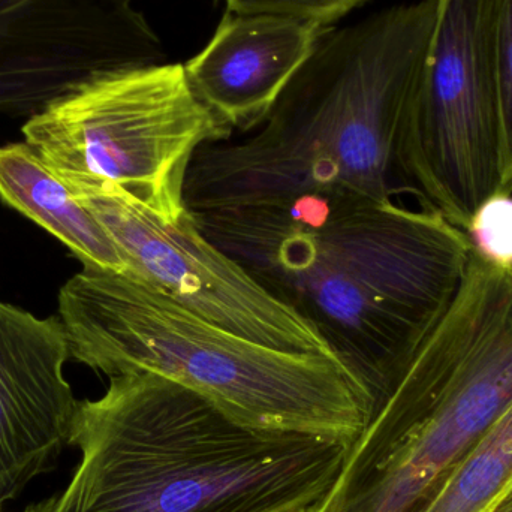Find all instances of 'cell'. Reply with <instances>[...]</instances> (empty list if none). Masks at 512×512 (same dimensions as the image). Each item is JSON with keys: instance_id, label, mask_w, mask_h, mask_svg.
<instances>
[{"instance_id": "1", "label": "cell", "mask_w": 512, "mask_h": 512, "mask_svg": "<svg viewBox=\"0 0 512 512\" xmlns=\"http://www.w3.org/2000/svg\"><path fill=\"white\" fill-rule=\"evenodd\" d=\"M191 215L304 316L375 399L441 321L474 251L435 210L354 192Z\"/></svg>"}, {"instance_id": "2", "label": "cell", "mask_w": 512, "mask_h": 512, "mask_svg": "<svg viewBox=\"0 0 512 512\" xmlns=\"http://www.w3.org/2000/svg\"><path fill=\"white\" fill-rule=\"evenodd\" d=\"M436 12L438 0H421L327 30L259 125L195 152L188 212L337 192L397 201L409 192L400 144Z\"/></svg>"}, {"instance_id": "3", "label": "cell", "mask_w": 512, "mask_h": 512, "mask_svg": "<svg viewBox=\"0 0 512 512\" xmlns=\"http://www.w3.org/2000/svg\"><path fill=\"white\" fill-rule=\"evenodd\" d=\"M65 489L21 512H309L351 442L259 429L155 373L110 378L80 400Z\"/></svg>"}, {"instance_id": "4", "label": "cell", "mask_w": 512, "mask_h": 512, "mask_svg": "<svg viewBox=\"0 0 512 512\" xmlns=\"http://www.w3.org/2000/svg\"><path fill=\"white\" fill-rule=\"evenodd\" d=\"M71 358L108 378L155 373L248 426L354 442L375 397L342 361L231 333L138 277L83 267L59 291Z\"/></svg>"}, {"instance_id": "5", "label": "cell", "mask_w": 512, "mask_h": 512, "mask_svg": "<svg viewBox=\"0 0 512 512\" xmlns=\"http://www.w3.org/2000/svg\"><path fill=\"white\" fill-rule=\"evenodd\" d=\"M512 403V265L472 251L451 306L376 396L316 512H423Z\"/></svg>"}, {"instance_id": "6", "label": "cell", "mask_w": 512, "mask_h": 512, "mask_svg": "<svg viewBox=\"0 0 512 512\" xmlns=\"http://www.w3.org/2000/svg\"><path fill=\"white\" fill-rule=\"evenodd\" d=\"M29 144L65 182L108 183L179 221L192 156L233 129L192 89L185 65L99 75L27 117Z\"/></svg>"}, {"instance_id": "7", "label": "cell", "mask_w": 512, "mask_h": 512, "mask_svg": "<svg viewBox=\"0 0 512 512\" xmlns=\"http://www.w3.org/2000/svg\"><path fill=\"white\" fill-rule=\"evenodd\" d=\"M400 170L421 206L466 233L489 201L512 195L496 0H438Z\"/></svg>"}, {"instance_id": "8", "label": "cell", "mask_w": 512, "mask_h": 512, "mask_svg": "<svg viewBox=\"0 0 512 512\" xmlns=\"http://www.w3.org/2000/svg\"><path fill=\"white\" fill-rule=\"evenodd\" d=\"M66 183L110 234L129 276L245 339L279 351L336 358L316 328L210 242L191 213L165 221L119 186Z\"/></svg>"}, {"instance_id": "9", "label": "cell", "mask_w": 512, "mask_h": 512, "mask_svg": "<svg viewBox=\"0 0 512 512\" xmlns=\"http://www.w3.org/2000/svg\"><path fill=\"white\" fill-rule=\"evenodd\" d=\"M164 57L131 0H0V114L33 116L92 78Z\"/></svg>"}, {"instance_id": "10", "label": "cell", "mask_w": 512, "mask_h": 512, "mask_svg": "<svg viewBox=\"0 0 512 512\" xmlns=\"http://www.w3.org/2000/svg\"><path fill=\"white\" fill-rule=\"evenodd\" d=\"M59 316L39 318L0 300V505L56 466L71 444L78 403Z\"/></svg>"}, {"instance_id": "11", "label": "cell", "mask_w": 512, "mask_h": 512, "mask_svg": "<svg viewBox=\"0 0 512 512\" xmlns=\"http://www.w3.org/2000/svg\"><path fill=\"white\" fill-rule=\"evenodd\" d=\"M327 27L274 15L227 12L212 41L185 65L198 98L233 132L264 120Z\"/></svg>"}, {"instance_id": "12", "label": "cell", "mask_w": 512, "mask_h": 512, "mask_svg": "<svg viewBox=\"0 0 512 512\" xmlns=\"http://www.w3.org/2000/svg\"><path fill=\"white\" fill-rule=\"evenodd\" d=\"M0 200L56 237L83 267L128 273L101 222L29 144L0 146Z\"/></svg>"}, {"instance_id": "13", "label": "cell", "mask_w": 512, "mask_h": 512, "mask_svg": "<svg viewBox=\"0 0 512 512\" xmlns=\"http://www.w3.org/2000/svg\"><path fill=\"white\" fill-rule=\"evenodd\" d=\"M512 484V403L423 512H490Z\"/></svg>"}, {"instance_id": "14", "label": "cell", "mask_w": 512, "mask_h": 512, "mask_svg": "<svg viewBox=\"0 0 512 512\" xmlns=\"http://www.w3.org/2000/svg\"><path fill=\"white\" fill-rule=\"evenodd\" d=\"M228 12L240 15H274L327 27L367 0H224Z\"/></svg>"}, {"instance_id": "15", "label": "cell", "mask_w": 512, "mask_h": 512, "mask_svg": "<svg viewBox=\"0 0 512 512\" xmlns=\"http://www.w3.org/2000/svg\"><path fill=\"white\" fill-rule=\"evenodd\" d=\"M478 254L496 262L512 265V197L493 198L477 213L468 230Z\"/></svg>"}, {"instance_id": "16", "label": "cell", "mask_w": 512, "mask_h": 512, "mask_svg": "<svg viewBox=\"0 0 512 512\" xmlns=\"http://www.w3.org/2000/svg\"><path fill=\"white\" fill-rule=\"evenodd\" d=\"M499 71H501L502 111L508 168L512 180V0H496Z\"/></svg>"}, {"instance_id": "17", "label": "cell", "mask_w": 512, "mask_h": 512, "mask_svg": "<svg viewBox=\"0 0 512 512\" xmlns=\"http://www.w3.org/2000/svg\"><path fill=\"white\" fill-rule=\"evenodd\" d=\"M490 512H512V484L510 489L502 495V498L496 502L495 507Z\"/></svg>"}, {"instance_id": "18", "label": "cell", "mask_w": 512, "mask_h": 512, "mask_svg": "<svg viewBox=\"0 0 512 512\" xmlns=\"http://www.w3.org/2000/svg\"><path fill=\"white\" fill-rule=\"evenodd\" d=\"M0 512H2V505H0Z\"/></svg>"}, {"instance_id": "19", "label": "cell", "mask_w": 512, "mask_h": 512, "mask_svg": "<svg viewBox=\"0 0 512 512\" xmlns=\"http://www.w3.org/2000/svg\"><path fill=\"white\" fill-rule=\"evenodd\" d=\"M309 512H316V511H315V510H313V511H309Z\"/></svg>"}]
</instances>
